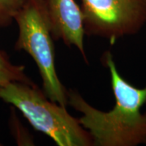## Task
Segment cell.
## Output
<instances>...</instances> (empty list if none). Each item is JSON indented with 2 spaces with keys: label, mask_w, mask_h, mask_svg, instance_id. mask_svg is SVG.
<instances>
[{
  "label": "cell",
  "mask_w": 146,
  "mask_h": 146,
  "mask_svg": "<svg viewBox=\"0 0 146 146\" xmlns=\"http://www.w3.org/2000/svg\"><path fill=\"white\" fill-rule=\"evenodd\" d=\"M52 25L53 36L68 46H75L86 59L84 48L83 16L75 0H45Z\"/></svg>",
  "instance_id": "5"
},
{
  "label": "cell",
  "mask_w": 146,
  "mask_h": 146,
  "mask_svg": "<svg viewBox=\"0 0 146 146\" xmlns=\"http://www.w3.org/2000/svg\"><path fill=\"white\" fill-rule=\"evenodd\" d=\"M103 58L110 74L114 108L109 111L96 109L74 89L67 90L68 105L81 114L79 122L89 131L94 145H146V112H141L146 103V86L136 88L125 80L110 51Z\"/></svg>",
  "instance_id": "1"
},
{
  "label": "cell",
  "mask_w": 146,
  "mask_h": 146,
  "mask_svg": "<svg viewBox=\"0 0 146 146\" xmlns=\"http://www.w3.org/2000/svg\"><path fill=\"white\" fill-rule=\"evenodd\" d=\"M0 99L21 111L32 127L50 137L58 146H91L89 131L67 111L49 99L33 82L11 81L0 86Z\"/></svg>",
  "instance_id": "2"
},
{
  "label": "cell",
  "mask_w": 146,
  "mask_h": 146,
  "mask_svg": "<svg viewBox=\"0 0 146 146\" xmlns=\"http://www.w3.org/2000/svg\"><path fill=\"white\" fill-rule=\"evenodd\" d=\"M85 33L109 40L136 34L146 24V0H80Z\"/></svg>",
  "instance_id": "4"
},
{
  "label": "cell",
  "mask_w": 146,
  "mask_h": 146,
  "mask_svg": "<svg viewBox=\"0 0 146 146\" xmlns=\"http://www.w3.org/2000/svg\"><path fill=\"white\" fill-rule=\"evenodd\" d=\"M11 81L32 82L25 74V67L13 64L5 53L0 50V86Z\"/></svg>",
  "instance_id": "6"
},
{
  "label": "cell",
  "mask_w": 146,
  "mask_h": 146,
  "mask_svg": "<svg viewBox=\"0 0 146 146\" xmlns=\"http://www.w3.org/2000/svg\"><path fill=\"white\" fill-rule=\"evenodd\" d=\"M0 145H1V144H0Z\"/></svg>",
  "instance_id": "8"
},
{
  "label": "cell",
  "mask_w": 146,
  "mask_h": 146,
  "mask_svg": "<svg viewBox=\"0 0 146 146\" xmlns=\"http://www.w3.org/2000/svg\"><path fill=\"white\" fill-rule=\"evenodd\" d=\"M26 0H0V27H7Z\"/></svg>",
  "instance_id": "7"
},
{
  "label": "cell",
  "mask_w": 146,
  "mask_h": 146,
  "mask_svg": "<svg viewBox=\"0 0 146 146\" xmlns=\"http://www.w3.org/2000/svg\"><path fill=\"white\" fill-rule=\"evenodd\" d=\"M14 21L19 28L16 49L25 50L33 58L47 98L67 107V89L58 78L55 68L52 25L45 0H26L15 15Z\"/></svg>",
  "instance_id": "3"
}]
</instances>
